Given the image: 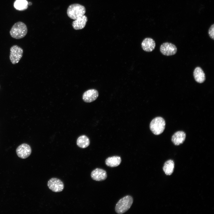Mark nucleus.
<instances>
[{
	"mask_svg": "<svg viewBox=\"0 0 214 214\" xmlns=\"http://www.w3.org/2000/svg\"><path fill=\"white\" fill-rule=\"evenodd\" d=\"M208 33L210 37L214 40V24L212 25L209 29Z\"/></svg>",
	"mask_w": 214,
	"mask_h": 214,
	"instance_id": "nucleus-19",
	"label": "nucleus"
},
{
	"mask_svg": "<svg viewBox=\"0 0 214 214\" xmlns=\"http://www.w3.org/2000/svg\"><path fill=\"white\" fill-rule=\"evenodd\" d=\"M133 199L130 196H126L120 199L116 204L115 210L119 214L126 212L130 207L133 202Z\"/></svg>",
	"mask_w": 214,
	"mask_h": 214,
	"instance_id": "nucleus-3",
	"label": "nucleus"
},
{
	"mask_svg": "<svg viewBox=\"0 0 214 214\" xmlns=\"http://www.w3.org/2000/svg\"><path fill=\"white\" fill-rule=\"evenodd\" d=\"M28 4L29 5H31L32 4V3L31 2H29V3H28Z\"/></svg>",
	"mask_w": 214,
	"mask_h": 214,
	"instance_id": "nucleus-20",
	"label": "nucleus"
},
{
	"mask_svg": "<svg viewBox=\"0 0 214 214\" xmlns=\"http://www.w3.org/2000/svg\"><path fill=\"white\" fill-rule=\"evenodd\" d=\"M121 162V159L119 156H113L107 158L106 160L105 163L106 165L110 167H115L119 166Z\"/></svg>",
	"mask_w": 214,
	"mask_h": 214,
	"instance_id": "nucleus-15",
	"label": "nucleus"
},
{
	"mask_svg": "<svg viewBox=\"0 0 214 214\" xmlns=\"http://www.w3.org/2000/svg\"><path fill=\"white\" fill-rule=\"evenodd\" d=\"M166 125L164 119L162 117H157L153 119L150 124V128L153 133L159 135L164 131Z\"/></svg>",
	"mask_w": 214,
	"mask_h": 214,
	"instance_id": "nucleus-4",
	"label": "nucleus"
},
{
	"mask_svg": "<svg viewBox=\"0 0 214 214\" xmlns=\"http://www.w3.org/2000/svg\"><path fill=\"white\" fill-rule=\"evenodd\" d=\"M47 185L52 191L58 192L63 191L64 188V184L63 182L59 179L53 178L48 181Z\"/></svg>",
	"mask_w": 214,
	"mask_h": 214,
	"instance_id": "nucleus-7",
	"label": "nucleus"
},
{
	"mask_svg": "<svg viewBox=\"0 0 214 214\" xmlns=\"http://www.w3.org/2000/svg\"><path fill=\"white\" fill-rule=\"evenodd\" d=\"M23 53L22 48L20 46L14 45L10 48V59L11 63L15 64L18 63L21 58Z\"/></svg>",
	"mask_w": 214,
	"mask_h": 214,
	"instance_id": "nucleus-5",
	"label": "nucleus"
},
{
	"mask_svg": "<svg viewBox=\"0 0 214 214\" xmlns=\"http://www.w3.org/2000/svg\"><path fill=\"white\" fill-rule=\"evenodd\" d=\"M160 51L163 55L170 56L175 54L177 51L176 46L171 43L165 42L162 44L160 47Z\"/></svg>",
	"mask_w": 214,
	"mask_h": 214,
	"instance_id": "nucleus-6",
	"label": "nucleus"
},
{
	"mask_svg": "<svg viewBox=\"0 0 214 214\" xmlns=\"http://www.w3.org/2000/svg\"><path fill=\"white\" fill-rule=\"evenodd\" d=\"M98 95L97 90L94 89H90L84 93L82 99L85 102L90 103L96 100L98 97Z\"/></svg>",
	"mask_w": 214,
	"mask_h": 214,
	"instance_id": "nucleus-9",
	"label": "nucleus"
},
{
	"mask_svg": "<svg viewBox=\"0 0 214 214\" xmlns=\"http://www.w3.org/2000/svg\"><path fill=\"white\" fill-rule=\"evenodd\" d=\"M28 32L27 27L23 23L19 21L15 23L10 31V34L12 38L19 39L24 37Z\"/></svg>",
	"mask_w": 214,
	"mask_h": 214,
	"instance_id": "nucleus-1",
	"label": "nucleus"
},
{
	"mask_svg": "<svg viewBox=\"0 0 214 214\" xmlns=\"http://www.w3.org/2000/svg\"><path fill=\"white\" fill-rule=\"evenodd\" d=\"M86 11V9L84 6L78 4H74L69 6L67 13L70 18L75 20L84 15Z\"/></svg>",
	"mask_w": 214,
	"mask_h": 214,
	"instance_id": "nucleus-2",
	"label": "nucleus"
},
{
	"mask_svg": "<svg viewBox=\"0 0 214 214\" xmlns=\"http://www.w3.org/2000/svg\"><path fill=\"white\" fill-rule=\"evenodd\" d=\"M155 45L154 40L149 37L145 38L141 43V47L143 50L147 52L152 51L154 49Z\"/></svg>",
	"mask_w": 214,
	"mask_h": 214,
	"instance_id": "nucleus-11",
	"label": "nucleus"
},
{
	"mask_svg": "<svg viewBox=\"0 0 214 214\" xmlns=\"http://www.w3.org/2000/svg\"><path fill=\"white\" fill-rule=\"evenodd\" d=\"M16 153L20 158L24 159L29 157L31 155L32 150L30 146L26 143L22 144L16 149Z\"/></svg>",
	"mask_w": 214,
	"mask_h": 214,
	"instance_id": "nucleus-8",
	"label": "nucleus"
},
{
	"mask_svg": "<svg viewBox=\"0 0 214 214\" xmlns=\"http://www.w3.org/2000/svg\"><path fill=\"white\" fill-rule=\"evenodd\" d=\"M174 168V163L173 160H169L164 164L163 170L165 174L168 175H171L173 172Z\"/></svg>",
	"mask_w": 214,
	"mask_h": 214,
	"instance_id": "nucleus-16",
	"label": "nucleus"
},
{
	"mask_svg": "<svg viewBox=\"0 0 214 214\" xmlns=\"http://www.w3.org/2000/svg\"><path fill=\"white\" fill-rule=\"evenodd\" d=\"M87 17L84 15L75 20L72 23V25L75 30H79L83 29L86 25L87 21Z\"/></svg>",
	"mask_w": 214,
	"mask_h": 214,
	"instance_id": "nucleus-14",
	"label": "nucleus"
},
{
	"mask_svg": "<svg viewBox=\"0 0 214 214\" xmlns=\"http://www.w3.org/2000/svg\"><path fill=\"white\" fill-rule=\"evenodd\" d=\"M91 176L92 179L96 181H101L105 180L107 177L106 171L104 170L96 168L91 173Z\"/></svg>",
	"mask_w": 214,
	"mask_h": 214,
	"instance_id": "nucleus-10",
	"label": "nucleus"
},
{
	"mask_svg": "<svg viewBox=\"0 0 214 214\" xmlns=\"http://www.w3.org/2000/svg\"><path fill=\"white\" fill-rule=\"evenodd\" d=\"M193 75L195 81L199 83H202L205 80V74L200 67H197L195 68L193 72Z\"/></svg>",
	"mask_w": 214,
	"mask_h": 214,
	"instance_id": "nucleus-13",
	"label": "nucleus"
},
{
	"mask_svg": "<svg viewBox=\"0 0 214 214\" xmlns=\"http://www.w3.org/2000/svg\"><path fill=\"white\" fill-rule=\"evenodd\" d=\"M186 137V134L183 131H179L175 132L172 136L171 141L176 145H179L183 143Z\"/></svg>",
	"mask_w": 214,
	"mask_h": 214,
	"instance_id": "nucleus-12",
	"label": "nucleus"
},
{
	"mask_svg": "<svg viewBox=\"0 0 214 214\" xmlns=\"http://www.w3.org/2000/svg\"><path fill=\"white\" fill-rule=\"evenodd\" d=\"M28 3L26 0H16L14 3V7L17 10L22 11L27 8Z\"/></svg>",
	"mask_w": 214,
	"mask_h": 214,
	"instance_id": "nucleus-18",
	"label": "nucleus"
},
{
	"mask_svg": "<svg viewBox=\"0 0 214 214\" xmlns=\"http://www.w3.org/2000/svg\"><path fill=\"white\" fill-rule=\"evenodd\" d=\"M89 140L85 135L81 136L77 139V144L81 148H86L89 146Z\"/></svg>",
	"mask_w": 214,
	"mask_h": 214,
	"instance_id": "nucleus-17",
	"label": "nucleus"
}]
</instances>
